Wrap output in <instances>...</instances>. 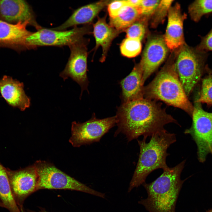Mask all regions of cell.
Returning a JSON list of instances; mask_svg holds the SVG:
<instances>
[{"mask_svg": "<svg viewBox=\"0 0 212 212\" xmlns=\"http://www.w3.org/2000/svg\"><path fill=\"white\" fill-rule=\"evenodd\" d=\"M117 128L115 136L124 134L128 141L141 135L147 138L177 121L167 114L160 104L144 97L122 104L117 108Z\"/></svg>", "mask_w": 212, "mask_h": 212, "instance_id": "1", "label": "cell"}, {"mask_svg": "<svg viewBox=\"0 0 212 212\" xmlns=\"http://www.w3.org/2000/svg\"><path fill=\"white\" fill-rule=\"evenodd\" d=\"M148 143L147 138L138 140L140 149L138 161L127 191L130 192L145 182L148 176L159 168L163 170L169 167L166 163L168 148L176 141L175 135L165 129L153 134Z\"/></svg>", "mask_w": 212, "mask_h": 212, "instance_id": "2", "label": "cell"}, {"mask_svg": "<svg viewBox=\"0 0 212 212\" xmlns=\"http://www.w3.org/2000/svg\"><path fill=\"white\" fill-rule=\"evenodd\" d=\"M186 160L172 168L163 170L154 181L142 185L148 194L147 198L138 203L149 212H175L177 199L183 183L180 175Z\"/></svg>", "mask_w": 212, "mask_h": 212, "instance_id": "3", "label": "cell"}, {"mask_svg": "<svg viewBox=\"0 0 212 212\" xmlns=\"http://www.w3.org/2000/svg\"><path fill=\"white\" fill-rule=\"evenodd\" d=\"M172 59L168 61L152 81L144 87V96L180 108L191 116L193 106L184 90L176 70L175 62Z\"/></svg>", "mask_w": 212, "mask_h": 212, "instance_id": "4", "label": "cell"}, {"mask_svg": "<svg viewBox=\"0 0 212 212\" xmlns=\"http://www.w3.org/2000/svg\"><path fill=\"white\" fill-rule=\"evenodd\" d=\"M175 67L180 80L187 96L199 81L208 55L185 43L178 49Z\"/></svg>", "mask_w": 212, "mask_h": 212, "instance_id": "5", "label": "cell"}, {"mask_svg": "<svg viewBox=\"0 0 212 212\" xmlns=\"http://www.w3.org/2000/svg\"><path fill=\"white\" fill-rule=\"evenodd\" d=\"M34 164L38 176L36 191L41 189H67L105 198V193L96 191L77 180L51 163L38 160Z\"/></svg>", "mask_w": 212, "mask_h": 212, "instance_id": "6", "label": "cell"}, {"mask_svg": "<svg viewBox=\"0 0 212 212\" xmlns=\"http://www.w3.org/2000/svg\"><path fill=\"white\" fill-rule=\"evenodd\" d=\"M201 104L196 102L192 125L184 133L190 134L196 142L198 160L203 163L208 155L212 153V113L203 110Z\"/></svg>", "mask_w": 212, "mask_h": 212, "instance_id": "7", "label": "cell"}, {"mask_svg": "<svg viewBox=\"0 0 212 212\" xmlns=\"http://www.w3.org/2000/svg\"><path fill=\"white\" fill-rule=\"evenodd\" d=\"M91 26L74 27L68 30H56L42 28L32 33L27 38L28 48L41 46H69L81 39L84 35L90 34Z\"/></svg>", "mask_w": 212, "mask_h": 212, "instance_id": "8", "label": "cell"}, {"mask_svg": "<svg viewBox=\"0 0 212 212\" xmlns=\"http://www.w3.org/2000/svg\"><path fill=\"white\" fill-rule=\"evenodd\" d=\"M117 122L116 115L99 119L96 118L95 114L85 122L74 121L72 124V135L69 141L75 147L99 142Z\"/></svg>", "mask_w": 212, "mask_h": 212, "instance_id": "9", "label": "cell"}, {"mask_svg": "<svg viewBox=\"0 0 212 212\" xmlns=\"http://www.w3.org/2000/svg\"><path fill=\"white\" fill-rule=\"evenodd\" d=\"M88 42V40L84 37L69 46V57L64 69L59 74L64 81L70 77L80 86V97L84 90L88 91L89 83L87 75Z\"/></svg>", "mask_w": 212, "mask_h": 212, "instance_id": "10", "label": "cell"}, {"mask_svg": "<svg viewBox=\"0 0 212 212\" xmlns=\"http://www.w3.org/2000/svg\"><path fill=\"white\" fill-rule=\"evenodd\" d=\"M6 169L13 196L22 212L25 200L36 191L38 181L36 168L34 164L16 170Z\"/></svg>", "mask_w": 212, "mask_h": 212, "instance_id": "11", "label": "cell"}, {"mask_svg": "<svg viewBox=\"0 0 212 212\" xmlns=\"http://www.w3.org/2000/svg\"><path fill=\"white\" fill-rule=\"evenodd\" d=\"M168 49L164 36L155 35L148 39L139 63L142 70L143 85L165 60Z\"/></svg>", "mask_w": 212, "mask_h": 212, "instance_id": "12", "label": "cell"}, {"mask_svg": "<svg viewBox=\"0 0 212 212\" xmlns=\"http://www.w3.org/2000/svg\"><path fill=\"white\" fill-rule=\"evenodd\" d=\"M0 18L9 23L27 22L37 30L42 28L29 4L22 0H0Z\"/></svg>", "mask_w": 212, "mask_h": 212, "instance_id": "13", "label": "cell"}, {"mask_svg": "<svg viewBox=\"0 0 212 212\" xmlns=\"http://www.w3.org/2000/svg\"><path fill=\"white\" fill-rule=\"evenodd\" d=\"M187 15L181 11L180 4L176 3L170 7L168 14V22L164 36L166 44L171 52L179 49L185 43L183 24Z\"/></svg>", "mask_w": 212, "mask_h": 212, "instance_id": "14", "label": "cell"}, {"mask_svg": "<svg viewBox=\"0 0 212 212\" xmlns=\"http://www.w3.org/2000/svg\"><path fill=\"white\" fill-rule=\"evenodd\" d=\"M0 93L10 106L24 111L30 105V99L25 93L23 82L4 75L0 79Z\"/></svg>", "mask_w": 212, "mask_h": 212, "instance_id": "15", "label": "cell"}, {"mask_svg": "<svg viewBox=\"0 0 212 212\" xmlns=\"http://www.w3.org/2000/svg\"><path fill=\"white\" fill-rule=\"evenodd\" d=\"M27 22L12 24L0 20V46L27 48V38L32 33L26 28Z\"/></svg>", "mask_w": 212, "mask_h": 212, "instance_id": "16", "label": "cell"}, {"mask_svg": "<svg viewBox=\"0 0 212 212\" xmlns=\"http://www.w3.org/2000/svg\"><path fill=\"white\" fill-rule=\"evenodd\" d=\"M110 1L101 0L81 7L75 10L63 23L52 29L56 30H65L70 27L90 24Z\"/></svg>", "mask_w": 212, "mask_h": 212, "instance_id": "17", "label": "cell"}, {"mask_svg": "<svg viewBox=\"0 0 212 212\" xmlns=\"http://www.w3.org/2000/svg\"><path fill=\"white\" fill-rule=\"evenodd\" d=\"M142 70L140 63L136 64L130 74L121 81L120 98L122 104L143 97Z\"/></svg>", "mask_w": 212, "mask_h": 212, "instance_id": "18", "label": "cell"}, {"mask_svg": "<svg viewBox=\"0 0 212 212\" xmlns=\"http://www.w3.org/2000/svg\"><path fill=\"white\" fill-rule=\"evenodd\" d=\"M106 16L98 17L97 22L93 24V33L96 44L94 50L96 51L100 46L102 49L100 61L106 59L111 43L113 39L122 32L118 30L108 24L106 21Z\"/></svg>", "mask_w": 212, "mask_h": 212, "instance_id": "19", "label": "cell"}, {"mask_svg": "<svg viewBox=\"0 0 212 212\" xmlns=\"http://www.w3.org/2000/svg\"><path fill=\"white\" fill-rule=\"evenodd\" d=\"M142 14L140 6H125L116 17L110 18L109 24L118 30L124 32L127 28L138 20Z\"/></svg>", "mask_w": 212, "mask_h": 212, "instance_id": "20", "label": "cell"}, {"mask_svg": "<svg viewBox=\"0 0 212 212\" xmlns=\"http://www.w3.org/2000/svg\"><path fill=\"white\" fill-rule=\"evenodd\" d=\"M0 199L10 212H21L13 196L6 171L0 161Z\"/></svg>", "mask_w": 212, "mask_h": 212, "instance_id": "21", "label": "cell"}, {"mask_svg": "<svg viewBox=\"0 0 212 212\" xmlns=\"http://www.w3.org/2000/svg\"><path fill=\"white\" fill-rule=\"evenodd\" d=\"M188 12L192 20L198 22L203 16L212 13V0L195 1L189 5Z\"/></svg>", "mask_w": 212, "mask_h": 212, "instance_id": "22", "label": "cell"}, {"mask_svg": "<svg viewBox=\"0 0 212 212\" xmlns=\"http://www.w3.org/2000/svg\"><path fill=\"white\" fill-rule=\"evenodd\" d=\"M207 74L202 80L200 96L196 102L212 105V70L205 67Z\"/></svg>", "mask_w": 212, "mask_h": 212, "instance_id": "23", "label": "cell"}, {"mask_svg": "<svg viewBox=\"0 0 212 212\" xmlns=\"http://www.w3.org/2000/svg\"><path fill=\"white\" fill-rule=\"evenodd\" d=\"M120 49L123 56L128 58L135 57L141 52V41L138 39L126 38L121 43Z\"/></svg>", "mask_w": 212, "mask_h": 212, "instance_id": "24", "label": "cell"}, {"mask_svg": "<svg viewBox=\"0 0 212 212\" xmlns=\"http://www.w3.org/2000/svg\"><path fill=\"white\" fill-rule=\"evenodd\" d=\"M173 0H160L151 17V27L155 28L163 23Z\"/></svg>", "mask_w": 212, "mask_h": 212, "instance_id": "25", "label": "cell"}, {"mask_svg": "<svg viewBox=\"0 0 212 212\" xmlns=\"http://www.w3.org/2000/svg\"><path fill=\"white\" fill-rule=\"evenodd\" d=\"M148 18L141 16L135 22L125 30L126 38L138 39L141 41L146 30Z\"/></svg>", "mask_w": 212, "mask_h": 212, "instance_id": "26", "label": "cell"}, {"mask_svg": "<svg viewBox=\"0 0 212 212\" xmlns=\"http://www.w3.org/2000/svg\"><path fill=\"white\" fill-rule=\"evenodd\" d=\"M160 0H141L140 7L142 9L141 16L148 19L151 17Z\"/></svg>", "mask_w": 212, "mask_h": 212, "instance_id": "27", "label": "cell"}, {"mask_svg": "<svg viewBox=\"0 0 212 212\" xmlns=\"http://www.w3.org/2000/svg\"><path fill=\"white\" fill-rule=\"evenodd\" d=\"M127 5L126 0L110 1L107 5L110 18H113L117 16L123 8Z\"/></svg>", "mask_w": 212, "mask_h": 212, "instance_id": "28", "label": "cell"}, {"mask_svg": "<svg viewBox=\"0 0 212 212\" xmlns=\"http://www.w3.org/2000/svg\"><path fill=\"white\" fill-rule=\"evenodd\" d=\"M200 37L201 42L195 47L196 49L207 52L209 51H212V28L206 35Z\"/></svg>", "mask_w": 212, "mask_h": 212, "instance_id": "29", "label": "cell"}, {"mask_svg": "<svg viewBox=\"0 0 212 212\" xmlns=\"http://www.w3.org/2000/svg\"><path fill=\"white\" fill-rule=\"evenodd\" d=\"M128 6L134 7L140 6L141 0H126Z\"/></svg>", "mask_w": 212, "mask_h": 212, "instance_id": "30", "label": "cell"}, {"mask_svg": "<svg viewBox=\"0 0 212 212\" xmlns=\"http://www.w3.org/2000/svg\"><path fill=\"white\" fill-rule=\"evenodd\" d=\"M26 212H48L47 211H45L44 210H41V211H39L38 212H36V211H34L28 210H27Z\"/></svg>", "mask_w": 212, "mask_h": 212, "instance_id": "31", "label": "cell"}, {"mask_svg": "<svg viewBox=\"0 0 212 212\" xmlns=\"http://www.w3.org/2000/svg\"><path fill=\"white\" fill-rule=\"evenodd\" d=\"M3 207V205L2 203L0 201V207Z\"/></svg>", "mask_w": 212, "mask_h": 212, "instance_id": "32", "label": "cell"}, {"mask_svg": "<svg viewBox=\"0 0 212 212\" xmlns=\"http://www.w3.org/2000/svg\"><path fill=\"white\" fill-rule=\"evenodd\" d=\"M208 212H212V210L210 211H209Z\"/></svg>", "mask_w": 212, "mask_h": 212, "instance_id": "33", "label": "cell"}, {"mask_svg": "<svg viewBox=\"0 0 212 212\" xmlns=\"http://www.w3.org/2000/svg\"><path fill=\"white\" fill-rule=\"evenodd\" d=\"M211 154H212V153H211Z\"/></svg>", "mask_w": 212, "mask_h": 212, "instance_id": "34", "label": "cell"}]
</instances>
